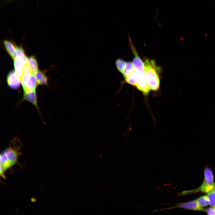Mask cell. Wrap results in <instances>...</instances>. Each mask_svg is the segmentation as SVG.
Returning a JSON list of instances; mask_svg holds the SVG:
<instances>
[{
    "mask_svg": "<svg viewBox=\"0 0 215 215\" xmlns=\"http://www.w3.org/2000/svg\"><path fill=\"white\" fill-rule=\"evenodd\" d=\"M22 146L19 139L15 137L11 141L8 147L1 153L0 165L5 171L15 165L19 164L18 159L22 154L20 151Z\"/></svg>",
    "mask_w": 215,
    "mask_h": 215,
    "instance_id": "6da1fadb",
    "label": "cell"
},
{
    "mask_svg": "<svg viewBox=\"0 0 215 215\" xmlns=\"http://www.w3.org/2000/svg\"><path fill=\"white\" fill-rule=\"evenodd\" d=\"M145 78L150 90L156 91L160 86V68L153 60L145 58L144 62Z\"/></svg>",
    "mask_w": 215,
    "mask_h": 215,
    "instance_id": "7a4b0ae2",
    "label": "cell"
},
{
    "mask_svg": "<svg viewBox=\"0 0 215 215\" xmlns=\"http://www.w3.org/2000/svg\"><path fill=\"white\" fill-rule=\"evenodd\" d=\"M204 179L202 184L198 188L190 191H183L181 194L185 195L200 191L208 193L214 187L215 183L214 182L213 175L211 171L207 168L204 170Z\"/></svg>",
    "mask_w": 215,
    "mask_h": 215,
    "instance_id": "3957f363",
    "label": "cell"
},
{
    "mask_svg": "<svg viewBox=\"0 0 215 215\" xmlns=\"http://www.w3.org/2000/svg\"><path fill=\"white\" fill-rule=\"evenodd\" d=\"M130 45L132 51L134 55L132 63L135 70L139 73L144 72V63L139 56L136 51L134 47L130 36L128 35Z\"/></svg>",
    "mask_w": 215,
    "mask_h": 215,
    "instance_id": "277c9868",
    "label": "cell"
},
{
    "mask_svg": "<svg viewBox=\"0 0 215 215\" xmlns=\"http://www.w3.org/2000/svg\"><path fill=\"white\" fill-rule=\"evenodd\" d=\"M24 101L30 102L35 106L42 119L41 112L38 103L36 91L29 90L24 92L23 97L21 100V102Z\"/></svg>",
    "mask_w": 215,
    "mask_h": 215,
    "instance_id": "5b68a950",
    "label": "cell"
},
{
    "mask_svg": "<svg viewBox=\"0 0 215 215\" xmlns=\"http://www.w3.org/2000/svg\"><path fill=\"white\" fill-rule=\"evenodd\" d=\"M7 81L8 86L13 89H18L21 83L19 77L14 70L10 71L8 74Z\"/></svg>",
    "mask_w": 215,
    "mask_h": 215,
    "instance_id": "8992f818",
    "label": "cell"
},
{
    "mask_svg": "<svg viewBox=\"0 0 215 215\" xmlns=\"http://www.w3.org/2000/svg\"><path fill=\"white\" fill-rule=\"evenodd\" d=\"M176 208H179L193 210L205 211V210L202 207L198 205L196 200H193L185 203H181L175 206L165 209H163L162 210H168Z\"/></svg>",
    "mask_w": 215,
    "mask_h": 215,
    "instance_id": "52a82bcc",
    "label": "cell"
},
{
    "mask_svg": "<svg viewBox=\"0 0 215 215\" xmlns=\"http://www.w3.org/2000/svg\"><path fill=\"white\" fill-rule=\"evenodd\" d=\"M136 86L137 89L144 95H148L150 89L146 80L144 72L139 73V79Z\"/></svg>",
    "mask_w": 215,
    "mask_h": 215,
    "instance_id": "ba28073f",
    "label": "cell"
},
{
    "mask_svg": "<svg viewBox=\"0 0 215 215\" xmlns=\"http://www.w3.org/2000/svg\"><path fill=\"white\" fill-rule=\"evenodd\" d=\"M37 84L34 74L31 73L27 82L26 87L23 89L24 92L29 90L36 91Z\"/></svg>",
    "mask_w": 215,
    "mask_h": 215,
    "instance_id": "9c48e42d",
    "label": "cell"
},
{
    "mask_svg": "<svg viewBox=\"0 0 215 215\" xmlns=\"http://www.w3.org/2000/svg\"><path fill=\"white\" fill-rule=\"evenodd\" d=\"M15 58L21 61L23 64L28 63V58L26 56L23 48L21 47L16 46Z\"/></svg>",
    "mask_w": 215,
    "mask_h": 215,
    "instance_id": "30bf717a",
    "label": "cell"
},
{
    "mask_svg": "<svg viewBox=\"0 0 215 215\" xmlns=\"http://www.w3.org/2000/svg\"><path fill=\"white\" fill-rule=\"evenodd\" d=\"M3 44L8 53L13 60L15 58L16 47L11 42L4 40Z\"/></svg>",
    "mask_w": 215,
    "mask_h": 215,
    "instance_id": "8fae6325",
    "label": "cell"
},
{
    "mask_svg": "<svg viewBox=\"0 0 215 215\" xmlns=\"http://www.w3.org/2000/svg\"><path fill=\"white\" fill-rule=\"evenodd\" d=\"M139 73L136 70L125 78V81L131 85L135 86L139 79Z\"/></svg>",
    "mask_w": 215,
    "mask_h": 215,
    "instance_id": "7c38bea8",
    "label": "cell"
},
{
    "mask_svg": "<svg viewBox=\"0 0 215 215\" xmlns=\"http://www.w3.org/2000/svg\"><path fill=\"white\" fill-rule=\"evenodd\" d=\"M14 61L15 71L21 80L23 73L24 64L16 58Z\"/></svg>",
    "mask_w": 215,
    "mask_h": 215,
    "instance_id": "4fadbf2b",
    "label": "cell"
},
{
    "mask_svg": "<svg viewBox=\"0 0 215 215\" xmlns=\"http://www.w3.org/2000/svg\"><path fill=\"white\" fill-rule=\"evenodd\" d=\"M34 74L38 84L40 85L47 84V78L42 72L38 70Z\"/></svg>",
    "mask_w": 215,
    "mask_h": 215,
    "instance_id": "5bb4252c",
    "label": "cell"
},
{
    "mask_svg": "<svg viewBox=\"0 0 215 215\" xmlns=\"http://www.w3.org/2000/svg\"><path fill=\"white\" fill-rule=\"evenodd\" d=\"M135 70L132 63L130 62H126L124 70L121 73L125 79L133 72Z\"/></svg>",
    "mask_w": 215,
    "mask_h": 215,
    "instance_id": "9a60e30c",
    "label": "cell"
},
{
    "mask_svg": "<svg viewBox=\"0 0 215 215\" xmlns=\"http://www.w3.org/2000/svg\"><path fill=\"white\" fill-rule=\"evenodd\" d=\"M28 62L31 71L34 74L38 71V64L36 58L33 56L29 57Z\"/></svg>",
    "mask_w": 215,
    "mask_h": 215,
    "instance_id": "2e32d148",
    "label": "cell"
},
{
    "mask_svg": "<svg viewBox=\"0 0 215 215\" xmlns=\"http://www.w3.org/2000/svg\"><path fill=\"white\" fill-rule=\"evenodd\" d=\"M126 62L119 58H117L115 61L116 67L117 70L122 73L123 71Z\"/></svg>",
    "mask_w": 215,
    "mask_h": 215,
    "instance_id": "e0dca14e",
    "label": "cell"
},
{
    "mask_svg": "<svg viewBox=\"0 0 215 215\" xmlns=\"http://www.w3.org/2000/svg\"><path fill=\"white\" fill-rule=\"evenodd\" d=\"M197 203L202 207L207 206L209 204V202L207 195L200 197L196 200Z\"/></svg>",
    "mask_w": 215,
    "mask_h": 215,
    "instance_id": "ac0fdd59",
    "label": "cell"
},
{
    "mask_svg": "<svg viewBox=\"0 0 215 215\" xmlns=\"http://www.w3.org/2000/svg\"><path fill=\"white\" fill-rule=\"evenodd\" d=\"M207 194L210 205L211 207L215 208V189L214 188Z\"/></svg>",
    "mask_w": 215,
    "mask_h": 215,
    "instance_id": "d6986e66",
    "label": "cell"
},
{
    "mask_svg": "<svg viewBox=\"0 0 215 215\" xmlns=\"http://www.w3.org/2000/svg\"><path fill=\"white\" fill-rule=\"evenodd\" d=\"M205 211L208 215H215V208L212 207L207 208L205 210Z\"/></svg>",
    "mask_w": 215,
    "mask_h": 215,
    "instance_id": "ffe728a7",
    "label": "cell"
},
{
    "mask_svg": "<svg viewBox=\"0 0 215 215\" xmlns=\"http://www.w3.org/2000/svg\"><path fill=\"white\" fill-rule=\"evenodd\" d=\"M5 172V171H4L2 167L0 165V176L3 179H6V177L4 174Z\"/></svg>",
    "mask_w": 215,
    "mask_h": 215,
    "instance_id": "44dd1931",
    "label": "cell"
},
{
    "mask_svg": "<svg viewBox=\"0 0 215 215\" xmlns=\"http://www.w3.org/2000/svg\"><path fill=\"white\" fill-rule=\"evenodd\" d=\"M214 188L215 189V186H214Z\"/></svg>",
    "mask_w": 215,
    "mask_h": 215,
    "instance_id": "7402d4cb",
    "label": "cell"
},
{
    "mask_svg": "<svg viewBox=\"0 0 215 215\" xmlns=\"http://www.w3.org/2000/svg\"><path fill=\"white\" fill-rule=\"evenodd\" d=\"M11 0V1H12V0Z\"/></svg>",
    "mask_w": 215,
    "mask_h": 215,
    "instance_id": "603a6c76",
    "label": "cell"
}]
</instances>
